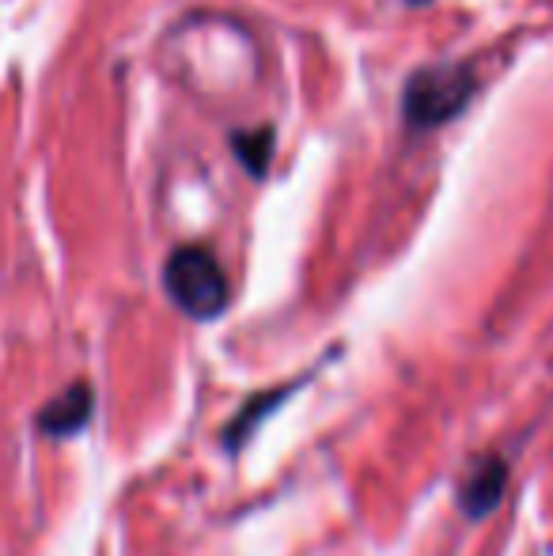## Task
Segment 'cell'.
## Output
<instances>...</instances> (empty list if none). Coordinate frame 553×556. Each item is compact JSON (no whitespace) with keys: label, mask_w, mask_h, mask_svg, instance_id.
<instances>
[{"label":"cell","mask_w":553,"mask_h":556,"mask_svg":"<svg viewBox=\"0 0 553 556\" xmlns=\"http://www.w3.org/2000/svg\"><path fill=\"white\" fill-rule=\"evenodd\" d=\"M163 288H167L171 303L198 323H209L228 307V277L205 247L171 250L167 265H163Z\"/></svg>","instance_id":"1"},{"label":"cell","mask_w":553,"mask_h":556,"mask_svg":"<svg viewBox=\"0 0 553 556\" xmlns=\"http://www.w3.org/2000/svg\"><path fill=\"white\" fill-rule=\"evenodd\" d=\"M474 73L463 65H440L425 68L406 84V125L414 129H432L455 117L470 103Z\"/></svg>","instance_id":"2"},{"label":"cell","mask_w":553,"mask_h":556,"mask_svg":"<svg viewBox=\"0 0 553 556\" xmlns=\"http://www.w3.org/2000/svg\"><path fill=\"white\" fill-rule=\"evenodd\" d=\"M504 484H508V462H504L501 454H481L463 473V481H458V492H455L458 511H463L466 519H486V515L501 504Z\"/></svg>","instance_id":"3"},{"label":"cell","mask_w":553,"mask_h":556,"mask_svg":"<svg viewBox=\"0 0 553 556\" xmlns=\"http://www.w3.org/2000/svg\"><path fill=\"white\" fill-rule=\"evenodd\" d=\"M91 413H96V394H91L88 382H73L68 390H61L58 397L42 405L35 413V425L42 435L50 440H65V435H76L88 428Z\"/></svg>","instance_id":"4"},{"label":"cell","mask_w":553,"mask_h":556,"mask_svg":"<svg viewBox=\"0 0 553 556\" xmlns=\"http://www.w3.org/2000/svg\"><path fill=\"white\" fill-rule=\"evenodd\" d=\"M296 390H300V382H292V387H285V390H266V394L251 397V402H247L243 409H239V417L231 420L228 428H224V446H228V451H236V446H243L247 435H251L254 428H259L262 420H266L269 413L277 409V405H285L288 397L296 394Z\"/></svg>","instance_id":"5"}]
</instances>
